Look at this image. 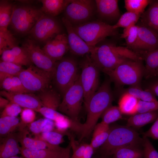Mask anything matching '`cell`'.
<instances>
[{
  "label": "cell",
  "instance_id": "obj_46",
  "mask_svg": "<svg viewBox=\"0 0 158 158\" xmlns=\"http://www.w3.org/2000/svg\"><path fill=\"white\" fill-rule=\"evenodd\" d=\"M142 142L144 152L143 158H158V152L148 138L143 137Z\"/></svg>",
  "mask_w": 158,
  "mask_h": 158
},
{
  "label": "cell",
  "instance_id": "obj_21",
  "mask_svg": "<svg viewBox=\"0 0 158 158\" xmlns=\"http://www.w3.org/2000/svg\"><path fill=\"white\" fill-rule=\"evenodd\" d=\"M144 60V77L147 80L158 77V48L140 55Z\"/></svg>",
  "mask_w": 158,
  "mask_h": 158
},
{
  "label": "cell",
  "instance_id": "obj_37",
  "mask_svg": "<svg viewBox=\"0 0 158 158\" xmlns=\"http://www.w3.org/2000/svg\"><path fill=\"white\" fill-rule=\"evenodd\" d=\"M16 39L8 29L0 30V54L16 46Z\"/></svg>",
  "mask_w": 158,
  "mask_h": 158
},
{
  "label": "cell",
  "instance_id": "obj_14",
  "mask_svg": "<svg viewBox=\"0 0 158 158\" xmlns=\"http://www.w3.org/2000/svg\"><path fill=\"white\" fill-rule=\"evenodd\" d=\"M138 35L134 44L129 49L140 55L158 48V33L139 23Z\"/></svg>",
  "mask_w": 158,
  "mask_h": 158
},
{
  "label": "cell",
  "instance_id": "obj_52",
  "mask_svg": "<svg viewBox=\"0 0 158 158\" xmlns=\"http://www.w3.org/2000/svg\"><path fill=\"white\" fill-rule=\"evenodd\" d=\"M95 150L90 144H87L82 158H92Z\"/></svg>",
  "mask_w": 158,
  "mask_h": 158
},
{
  "label": "cell",
  "instance_id": "obj_16",
  "mask_svg": "<svg viewBox=\"0 0 158 158\" xmlns=\"http://www.w3.org/2000/svg\"><path fill=\"white\" fill-rule=\"evenodd\" d=\"M42 49L54 61L60 60L69 50L67 35H57L47 41Z\"/></svg>",
  "mask_w": 158,
  "mask_h": 158
},
{
  "label": "cell",
  "instance_id": "obj_42",
  "mask_svg": "<svg viewBox=\"0 0 158 158\" xmlns=\"http://www.w3.org/2000/svg\"><path fill=\"white\" fill-rule=\"evenodd\" d=\"M20 130L25 128L28 125L34 121L36 118L35 111L28 108H24L20 113Z\"/></svg>",
  "mask_w": 158,
  "mask_h": 158
},
{
  "label": "cell",
  "instance_id": "obj_1",
  "mask_svg": "<svg viewBox=\"0 0 158 158\" xmlns=\"http://www.w3.org/2000/svg\"><path fill=\"white\" fill-rule=\"evenodd\" d=\"M90 54L91 59L100 71L106 73L127 60H142L138 54L128 48L111 44L96 46Z\"/></svg>",
  "mask_w": 158,
  "mask_h": 158
},
{
  "label": "cell",
  "instance_id": "obj_29",
  "mask_svg": "<svg viewBox=\"0 0 158 158\" xmlns=\"http://www.w3.org/2000/svg\"><path fill=\"white\" fill-rule=\"evenodd\" d=\"M4 90L13 93H28L30 92L24 87L18 76L5 79L0 85Z\"/></svg>",
  "mask_w": 158,
  "mask_h": 158
},
{
  "label": "cell",
  "instance_id": "obj_56",
  "mask_svg": "<svg viewBox=\"0 0 158 158\" xmlns=\"http://www.w3.org/2000/svg\"><path fill=\"white\" fill-rule=\"evenodd\" d=\"M9 158H22L18 157L16 156H13V157H10Z\"/></svg>",
  "mask_w": 158,
  "mask_h": 158
},
{
  "label": "cell",
  "instance_id": "obj_23",
  "mask_svg": "<svg viewBox=\"0 0 158 158\" xmlns=\"http://www.w3.org/2000/svg\"><path fill=\"white\" fill-rule=\"evenodd\" d=\"M72 0H42L40 9L44 14L55 17L65 10Z\"/></svg>",
  "mask_w": 158,
  "mask_h": 158
},
{
  "label": "cell",
  "instance_id": "obj_25",
  "mask_svg": "<svg viewBox=\"0 0 158 158\" xmlns=\"http://www.w3.org/2000/svg\"><path fill=\"white\" fill-rule=\"evenodd\" d=\"M109 125L102 122L97 124L93 130L90 145L95 150L101 147L106 141L110 132Z\"/></svg>",
  "mask_w": 158,
  "mask_h": 158
},
{
  "label": "cell",
  "instance_id": "obj_20",
  "mask_svg": "<svg viewBox=\"0 0 158 158\" xmlns=\"http://www.w3.org/2000/svg\"><path fill=\"white\" fill-rule=\"evenodd\" d=\"M18 133H12L1 140L0 158H9L21 153Z\"/></svg>",
  "mask_w": 158,
  "mask_h": 158
},
{
  "label": "cell",
  "instance_id": "obj_34",
  "mask_svg": "<svg viewBox=\"0 0 158 158\" xmlns=\"http://www.w3.org/2000/svg\"><path fill=\"white\" fill-rule=\"evenodd\" d=\"M123 93L133 96L139 100L145 101L157 102L155 96L150 92L142 89L140 86H130L125 89Z\"/></svg>",
  "mask_w": 158,
  "mask_h": 158
},
{
  "label": "cell",
  "instance_id": "obj_2",
  "mask_svg": "<svg viewBox=\"0 0 158 158\" xmlns=\"http://www.w3.org/2000/svg\"><path fill=\"white\" fill-rule=\"evenodd\" d=\"M113 95L110 81H104L90 99L85 107L87 111L86 121L82 124L80 142L88 137L97 124L99 118L105 110L111 106Z\"/></svg>",
  "mask_w": 158,
  "mask_h": 158
},
{
  "label": "cell",
  "instance_id": "obj_19",
  "mask_svg": "<svg viewBox=\"0 0 158 158\" xmlns=\"http://www.w3.org/2000/svg\"><path fill=\"white\" fill-rule=\"evenodd\" d=\"M18 133L19 142L21 147L33 150L46 149L60 150L62 147L59 146L51 145L46 141L38 138H33L27 136V130L25 128L20 131Z\"/></svg>",
  "mask_w": 158,
  "mask_h": 158
},
{
  "label": "cell",
  "instance_id": "obj_51",
  "mask_svg": "<svg viewBox=\"0 0 158 158\" xmlns=\"http://www.w3.org/2000/svg\"><path fill=\"white\" fill-rule=\"evenodd\" d=\"M147 80L144 90L150 92L155 97H158V77Z\"/></svg>",
  "mask_w": 158,
  "mask_h": 158
},
{
  "label": "cell",
  "instance_id": "obj_47",
  "mask_svg": "<svg viewBox=\"0 0 158 158\" xmlns=\"http://www.w3.org/2000/svg\"><path fill=\"white\" fill-rule=\"evenodd\" d=\"M21 107L18 104L10 102L4 109L1 114V117L5 116L16 117L22 111Z\"/></svg>",
  "mask_w": 158,
  "mask_h": 158
},
{
  "label": "cell",
  "instance_id": "obj_50",
  "mask_svg": "<svg viewBox=\"0 0 158 158\" xmlns=\"http://www.w3.org/2000/svg\"><path fill=\"white\" fill-rule=\"evenodd\" d=\"M143 136L158 139V116L150 128L144 133Z\"/></svg>",
  "mask_w": 158,
  "mask_h": 158
},
{
  "label": "cell",
  "instance_id": "obj_49",
  "mask_svg": "<svg viewBox=\"0 0 158 158\" xmlns=\"http://www.w3.org/2000/svg\"><path fill=\"white\" fill-rule=\"evenodd\" d=\"M10 50L13 55L21 59L32 63L30 59L27 51L23 46L19 47L16 46Z\"/></svg>",
  "mask_w": 158,
  "mask_h": 158
},
{
  "label": "cell",
  "instance_id": "obj_28",
  "mask_svg": "<svg viewBox=\"0 0 158 158\" xmlns=\"http://www.w3.org/2000/svg\"><path fill=\"white\" fill-rule=\"evenodd\" d=\"M62 148L33 150L21 147L20 154L24 158H59Z\"/></svg>",
  "mask_w": 158,
  "mask_h": 158
},
{
  "label": "cell",
  "instance_id": "obj_32",
  "mask_svg": "<svg viewBox=\"0 0 158 158\" xmlns=\"http://www.w3.org/2000/svg\"><path fill=\"white\" fill-rule=\"evenodd\" d=\"M20 122L17 117L5 116L0 118V135L5 137L12 133L18 127H19Z\"/></svg>",
  "mask_w": 158,
  "mask_h": 158
},
{
  "label": "cell",
  "instance_id": "obj_54",
  "mask_svg": "<svg viewBox=\"0 0 158 158\" xmlns=\"http://www.w3.org/2000/svg\"><path fill=\"white\" fill-rule=\"evenodd\" d=\"M10 101L6 98L0 96V109L4 108L9 103Z\"/></svg>",
  "mask_w": 158,
  "mask_h": 158
},
{
  "label": "cell",
  "instance_id": "obj_8",
  "mask_svg": "<svg viewBox=\"0 0 158 158\" xmlns=\"http://www.w3.org/2000/svg\"><path fill=\"white\" fill-rule=\"evenodd\" d=\"M79 75L73 84L64 94L58 109L59 111L73 121L78 122L79 115L84 97Z\"/></svg>",
  "mask_w": 158,
  "mask_h": 158
},
{
  "label": "cell",
  "instance_id": "obj_30",
  "mask_svg": "<svg viewBox=\"0 0 158 158\" xmlns=\"http://www.w3.org/2000/svg\"><path fill=\"white\" fill-rule=\"evenodd\" d=\"M14 6L9 1H0V30L8 29L11 20Z\"/></svg>",
  "mask_w": 158,
  "mask_h": 158
},
{
  "label": "cell",
  "instance_id": "obj_45",
  "mask_svg": "<svg viewBox=\"0 0 158 158\" xmlns=\"http://www.w3.org/2000/svg\"><path fill=\"white\" fill-rule=\"evenodd\" d=\"M158 110V101H145L138 100L137 113L149 112Z\"/></svg>",
  "mask_w": 158,
  "mask_h": 158
},
{
  "label": "cell",
  "instance_id": "obj_27",
  "mask_svg": "<svg viewBox=\"0 0 158 158\" xmlns=\"http://www.w3.org/2000/svg\"><path fill=\"white\" fill-rule=\"evenodd\" d=\"M138 100L126 93H123L118 102V107L122 114L133 115L137 113Z\"/></svg>",
  "mask_w": 158,
  "mask_h": 158
},
{
  "label": "cell",
  "instance_id": "obj_39",
  "mask_svg": "<svg viewBox=\"0 0 158 158\" xmlns=\"http://www.w3.org/2000/svg\"><path fill=\"white\" fill-rule=\"evenodd\" d=\"M122 114L117 106H111L104 112L101 117L102 122L109 125L121 118Z\"/></svg>",
  "mask_w": 158,
  "mask_h": 158
},
{
  "label": "cell",
  "instance_id": "obj_48",
  "mask_svg": "<svg viewBox=\"0 0 158 158\" xmlns=\"http://www.w3.org/2000/svg\"><path fill=\"white\" fill-rule=\"evenodd\" d=\"M47 118H40L28 125L30 131L37 136H39L42 133L47 122Z\"/></svg>",
  "mask_w": 158,
  "mask_h": 158
},
{
  "label": "cell",
  "instance_id": "obj_43",
  "mask_svg": "<svg viewBox=\"0 0 158 158\" xmlns=\"http://www.w3.org/2000/svg\"><path fill=\"white\" fill-rule=\"evenodd\" d=\"M45 118L58 122L63 120L67 116L57 111L45 107H42L38 111Z\"/></svg>",
  "mask_w": 158,
  "mask_h": 158
},
{
  "label": "cell",
  "instance_id": "obj_40",
  "mask_svg": "<svg viewBox=\"0 0 158 158\" xmlns=\"http://www.w3.org/2000/svg\"><path fill=\"white\" fill-rule=\"evenodd\" d=\"M138 25H131L124 28L120 38L124 39L127 48L129 49L136 41L138 35Z\"/></svg>",
  "mask_w": 158,
  "mask_h": 158
},
{
  "label": "cell",
  "instance_id": "obj_55",
  "mask_svg": "<svg viewBox=\"0 0 158 158\" xmlns=\"http://www.w3.org/2000/svg\"><path fill=\"white\" fill-rule=\"evenodd\" d=\"M94 158H109L107 156L102 155V156L94 157Z\"/></svg>",
  "mask_w": 158,
  "mask_h": 158
},
{
  "label": "cell",
  "instance_id": "obj_44",
  "mask_svg": "<svg viewBox=\"0 0 158 158\" xmlns=\"http://www.w3.org/2000/svg\"><path fill=\"white\" fill-rule=\"evenodd\" d=\"M68 137L70 140V145L73 150V154L70 158H82L87 144H79L75 140L73 135L71 134Z\"/></svg>",
  "mask_w": 158,
  "mask_h": 158
},
{
  "label": "cell",
  "instance_id": "obj_9",
  "mask_svg": "<svg viewBox=\"0 0 158 158\" xmlns=\"http://www.w3.org/2000/svg\"><path fill=\"white\" fill-rule=\"evenodd\" d=\"M81 66L82 72L79 78L84 92L83 101L85 107L99 87L100 71L88 54L82 62Z\"/></svg>",
  "mask_w": 158,
  "mask_h": 158
},
{
  "label": "cell",
  "instance_id": "obj_31",
  "mask_svg": "<svg viewBox=\"0 0 158 158\" xmlns=\"http://www.w3.org/2000/svg\"><path fill=\"white\" fill-rule=\"evenodd\" d=\"M23 69L22 66L1 60L0 62V83L6 78L18 76Z\"/></svg>",
  "mask_w": 158,
  "mask_h": 158
},
{
  "label": "cell",
  "instance_id": "obj_38",
  "mask_svg": "<svg viewBox=\"0 0 158 158\" xmlns=\"http://www.w3.org/2000/svg\"><path fill=\"white\" fill-rule=\"evenodd\" d=\"M151 0H125V7L127 11L141 15L149 5Z\"/></svg>",
  "mask_w": 158,
  "mask_h": 158
},
{
  "label": "cell",
  "instance_id": "obj_4",
  "mask_svg": "<svg viewBox=\"0 0 158 158\" xmlns=\"http://www.w3.org/2000/svg\"><path fill=\"white\" fill-rule=\"evenodd\" d=\"M141 141L138 133L131 127L119 126L110 129L108 138L101 147L102 155H113L118 149L126 147H136Z\"/></svg>",
  "mask_w": 158,
  "mask_h": 158
},
{
  "label": "cell",
  "instance_id": "obj_24",
  "mask_svg": "<svg viewBox=\"0 0 158 158\" xmlns=\"http://www.w3.org/2000/svg\"><path fill=\"white\" fill-rule=\"evenodd\" d=\"M42 107L57 111L61 102L60 96L55 90L48 87L39 92L37 96Z\"/></svg>",
  "mask_w": 158,
  "mask_h": 158
},
{
  "label": "cell",
  "instance_id": "obj_7",
  "mask_svg": "<svg viewBox=\"0 0 158 158\" xmlns=\"http://www.w3.org/2000/svg\"><path fill=\"white\" fill-rule=\"evenodd\" d=\"M43 14L40 9L34 7L14 6L9 24L18 33H29Z\"/></svg>",
  "mask_w": 158,
  "mask_h": 158
},
{
  "label": "cell",
  "instance_id": "obj_35",
  "mask_svg": "<svg viewBox=\"0 0 158 158\" xmlns=\"http://www.w3.org/2000/svg\"><path fill=\"white\" fill-rule=\"evenodd\" d=\"M144 152L135 147H126L119 148L113 154V158H143Z\"/></svg>",
  "mask_w": 158,
  "mask_h": 158
},
{
  "label": "cell",
  "instance_id": "obj_12",
  "mask_svg": "<svg viewBox=\"0 0 158 158\" xmlns=\"http://www.w3.org/2000/svg\"><path fill=\"white\" fill-rule=\"evenodd\" d=\"M61 25L55 17L43 13L29 33L35 40L46 43L61 34Z\"/></svg>",
  "mask_w": 158,
  "mask_h": 158
},
{
  "label": "cell",
  "instance_id": "obj_5",
  "mask_svg": "<svg viewBox=\"0 0 158 158\" xmlns=\"http://www.w3.org/2000/svg\"><path fill=\"white\" fill-rule=\"evenodd\" d=\"M75 32L89 45L95 47L96 45L109 36L117 35V29L113 25L100 20L89 21L73 26Z\"/></svg>",
  "mask_w": 158,
  "mask_h": 158
},
{
  "label": "cell",
  "instance_id": "obj_22",
  "mask_svg": "<svg viewBox=\"0 0 158 158\" xmlns=\"http://www.w3.org/2000/svg\"><path fill=\"white\" fill-rule=\"evenodd\" d=\"M148 6L141 15L139 23L158 33V0H151Z\"/></svg>",
  "mask_w": 158,
  "mask_h": 158
},
{
  "label": "cell",
  "instance_id": "obj_6",
  "mask_svg": "<svg viewBox=\"0 0 158 158\" xmlns=\"http://www.w3.org/2000/svg\"><path fill=\"white\" fill-rule=\"evenodd\" d=\"M79 75L78 64L73 59L63 58L56 62L53 79L56 87L63 96L75 83Z\"/></svg>",
  "mask_w": 158,
  "mask_h": 158
},
{
  "label": "cell",
  "instance_id": "obj_15",
  "mask_svg": "<svg viewBox=\"0 0 158 158\" xmlns=\"http://www.w3.org/2000/svg\"><path fill=\"white\" fill-rule=\"evenodd\" d=\"M62 23L67 32V38L69 50L73 54L82 56L90 53L95 47L88 45L76 33L73 26L64 17Z\"/></svg>",
  "mask_w": 158,
  "mask_h": 158
},
{
  "label": "cell",
  "instance_id": "obj_13",
  "mask_svg": "<svg viewBox=\"0 0 158 158\" xmlns=\"http://www.w3.org/2000/svg\"><path fill=\"white\" fill-rule=\"evenodd\" d=\"M22 46L27 51L31 62L35 66L54 75L56 62L47 55L34 41L27 39L23 44Z\"/></svg>",
  "mask_w": 158,
  "mask_h": 158
},
{
  "label": "cell",
  "instance_id": "obj_11",
  "mask_svg": "<svg viewBox=\"0 0 158 158\" xmlns=\"http://www.w3.org/2000/svg\"><path fill=\"white\" fill-rule=\"evenodd\" d=\"M65 17L73 26L89 21L96 12L95 1L72 0L65 10Z\"/></svg>",
  "mask_w": 158,
  "mask_h": 158
},
{
  "label": "cell",
  "instance_id": "obj_26",
  "mask_svg": "<svg viewBox=\"0 0 158 158\" xmlns=\"http://www.w3.org/2000/svg\"><path fill=\"white\" fill-rule=\"evenodd\" d=\"M158 116V110L149 112L136 113L128 119L127 126L139 128L155 121Z\"/></svg>",
  "mask_w": 158,
  "mask_h": 158
},
{
  "label": "cell",
  "instance_id": "obj_10",
  "mask_svg": "<svg viewBox=\"0 0 158 158\" xmlns=\"http://www.w3.org/2000/svg\"><path fill=\"white\" fill-rule=\"evenodd\" d=\"M54 75L31 65L23 69L18 76L25 88L29 92H40L48 88Z\"/></svg>",
  "mask_w": 158,
  "mask_h": 158
},
{
  "label": "cell",
  "instance_id": "obj_41",
  "mask_svg": "<svg viewBox=\"0 0 158 158\" xmlns=\"http://www.w3.org/2000/svg\"><path fill=\"white\" fill-rule=\"evenodd\" d=\"M1 55V60L12 63L21 66H30L31 62L21 59L13 54L10 50L3 51Z\"/></svg>",
  "mask_w": 158,
  "mask_h": 158
},
{
  "label": "cell",
  "instance_id": "obj_18",
  "mask_svg": "<svg viewBox=\"0 0 158 158\" xmlns=\"http://www.w3.org/2000/svg\"><path fill=\"white\" fill-rule=\"evenodd\" d=\"M1 96L10 102L16 103L21 107L28 108L38 112L42 107V104L37 96L28 93H13L3 90L0 92Z\"/></svg>",
  "mask_w": 158,
  "mask_h": 158
},
{
  "label": "cell",
  "instance_id": "obj_17",
  "mask_svg": "<svg viewBox=\"0 0 158 158\" xmlns=\"http://www.w3.org/2000/svg\"><path fill=\"white\" fill-rule=\"evenodd\" d=\"M96 12L101 21L106 23L118 21L121 16L117 0H96Z\"/></svg>",
  "mask_w": 158,
  "mask_h": 158
},
{
  "label": "cell",
  "instance_id": "obj_53",
  "mask_svg": "<svg viewBox=\"0 0 158 158\" xmlns=\"http://www.w3.org/2000/svg\"><path fill=\"white\" fill-rule=\"evenodd\" d=\"M71 147V145H69L66 148H63L59 158H70Z\"/></svg>",
  "mask_w": 158,
  "mask_h": 158
},
{
  "label": "cell",
  "instance_id": "obj_33",
  "mask_svg": "<svg viewBox=\"0 0 158 158\" xmlns=\"http://www.w3.org/2000/svg\"><path fill=\"white\" fill-rule=\"evenodd\" d=\"M70 133L68 131L63 132L55 128L53 130L42 133L37 138H40L54 145H59L64 142L63 137L64 135H69Z\"/></svg>",
  "mask_w": 158,
  "mask_h": 158
},
{
  "label": "cell",
  "instance_id": "obj_3",
  "mask_svg": "<svg viewBox=\"0 0 158 158\" xmlns=\"http://www.w3.org/2000/svg\"><path fill=\"white\" fill-rule=\"evenodd\" d=\"M142 61L127 60L106 73L110 80L118 86H140L144 75V65Z\"/></svg>",
  "mask_w": 158,
  "mask_h": 158
},
{
  "label": "cell",
  "instance_id": "obj_36",
  "mask_svg": "<svg viewBox=\"0 0 158 158\" xmlns=\"http://www.w3.org/2000/svg\"><path fill=\"white\" fill-rule=\"evenodd\" d=\"M141 16V15L127 11L121 15L118 21L113 25V28L117 29L119 28H124L135 25Z\"/></svg>",
  "mask_w": 158,
  "mask_h": 158
}]
</instances>
